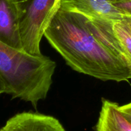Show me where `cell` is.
<instances>
[{
	"label": "cell",
	"instance_id": "1",
	"mask_svg": "<svg viewBox=\"0 0 131 131\" xmlns=\"http://www.w3.org/2000/svg\"><path fill=\"white\" fill-rule=\"evenodd\" d=\"M44 36L77 72L102 81L131 79L130 66L96 36L86 16L68 5L61 2Z\"/></svg>",
	"mask_w": 131,
	"mask_h": 131
},
{
	"label": "cell",
	"instance_id": "2",
	"mask_svg": "<svg viewBox=\"0 0 131 131\" xmlns=\"http://www.w3.org/2000/svg\"><path fill=\"white\" fill-rule=\"evenodd\" d=\"M55 68V62L48 57L32 55L0 41V76L12 98L36 108L47 96Z\"/></svg>",
	"mask_w": 131,
	"mask_h": 131
},
{
	"label": "cell",
	"instance_id": "3",
	"mask_svg": "<svg viewBox=\"0 0 131 131\" xmlns=\"http://www.w3.org/2000/svg\"><path fill=\"white\" fill-rule=\"evenodd\" d=\"M16 7L23 49L32 55H42L40 44L62 0H12Z\"/></svg>",
	"mask_w": 131,
	"mask_h": 131
},
{
	"label": "cell",
	"instance_id": "4",
	"mask_svg": "<svg viewBox=\"0 0 131 131\" xmlns=\"http://www.w3.org/2000/svg\"><path fill=\"white\" fill-rule=\"evenodd\" d=\"M86 17L96 36L131 67V16L114 21Z\"/></svg>",
	"mask_w": 131,
	"mask_h": 131
},
{
	"label": "cell",
	"instance_id": "5",
	"mask_svg": "<svg viewBox=\"0 0 131 131\" xmlns=\"http://www.w3.org/2000/svg\"><path fill=\"white\" fill-rule=\"evenodd\" d=\"M2 131H66L57 118L31 112L17 113L10 118Z\"/></svg>",
	"mask_w": 131,
	"mask_h": 131
},
{
	"label": "cell",
	"instance_id": "6",
	"mask_svg": "<svg viewBox=\"0 0 131 131\" xmlns=\"http://www.w3.org/2000/svg\"><path fill=\"white\" fill-rule=\"evenodd\" d=\"M0 41L23 50L17 9L12 0H0Z\"/></svg>",
	"mask_w": 131,
	"mask_h": 131
},
{
	"label": "cell",
	"instance_id": "7",
	"mask_svg": "<svg viewBox=\"0 0 131 131\" xmlns=\"http://www.w3.org/2000/svg\"><path fill=\"white\" fill-rule=\"evenodd\" d=\"M62 2L93 18L114 21L126 16L111 0H62Z\"/></svg>",
	"mask_w": 131,
	"mask_h": 131
},
{
	"label": "cell",
	"instance_id": "8",
	"mask_svg": "<svg viewBox=\"0 0 131 131\" xmlns=\"http://www.w3.org/2000/svg\"><path fill=\"white\" fill-rule=\"evenodd\" d=\"M117 103L102 99L96 131H131V123L119 110Z\"/></svg>",
	"mask_w": 131,
	"mask_h": 131
},
{
	"label": "cell",
	"instance_id": "9",
	"mask_svg": "<svg viewBox=\"0 0 131 131\" xmlns=\"http://www.w3.org/2000/svg\"><path fill=\"white\" fill-rule=\"evenodd\" d=\"M114 4L125 14L131 16V0H122L114 2Z\"/></svg>",
	"mask_w": 131,
	"mask_h": 131
},
{
	"label": "cell",
	"instance_id": "10",
	"mask_svg": "<svg viewBox=\"0 0 131 131\" xmlns=\"http://www.w3.org/2000/svg\"><path fill=\"white\" fill-rule=\"evenodd\" d=\"M118 108L123 115L131 123V102L122 106L119 105Z\"/></svg>",
	"mask_w": 131,
	"mask_h": 131
},
{
	"label": "cell",
	"instance_id": "11",
	"mask_svg": "<svg viewBox=\"0 0 131 131\" xmlns=\"http://www.w3.org/2000/svg\"><path fill=\"white\" fill-rule=\"evenodd\" d=\"M3 93H7V88L3 79L0 76V95Z\"/></svg>",
	"mask_w": 131,
	"mask_h": 131
},
{
	"label": "cell",
	"instance_id": "12",
	"mask_svg": "<svg viewBox=\"0 0 131 131\" xmlns=\"http://www.w3.org/2000/svg\"><path fill=\"white\" fill-rule=\"evenodd\" d=\"M111 1H113V2H119V1H122V0H111Z\"/></svg>",
	"mask_w": 131,
	"mask_h": 131
},
{
	"label": "cell",
	"instance_id": "13",
	"mask_svg": "<svg viewBox=\"0 0 131 131\" xmlns=\"http://www.w3.org/2000/svg\"><path fill=\"white\" fill-rule=\"evenodd\" d=\"M0 131H2V128H1V129H0Z\"/></svg>",
	"mask_w": 131,
	"mask_h": 131
}]
</instances>
